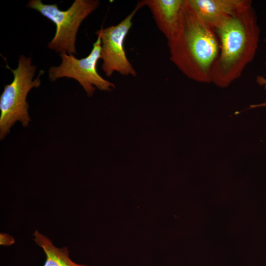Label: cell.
<instances>
[{
	"instance_id": "cell-1",
	"label": "cell",
	"mask_w": 266,
	"mask_h": 266,
	"mask_svg": "<svg viewBox=\"0 0 266 266\" xmlns=\"http://www.w3.org/2000/svg\"><path fill=\"white\" fill-rule=\"evenodd\" d=\"M216 33L184 0L178 23L167 39L171 62L187 77L211 82V73L219 51Z\"/></svg>"
},
{
	"instance_id": "cell-9",
	"label": "cell",
	"mask_w": 266,
	"mask_h": 266,
	"mask_svg": "<svg viewBox=\"0 0 266 266\" xmlns=\"http://www.w3.org/2000/svg\"><path fill=\"white\" fill-rule=\"evenodd\" d=\"M33 235L35 237L33 240L45 254L46 260L43 266H88L73 262L69 258L67 247H55L50 239L37 230Z\"/></svg>"
},
{
	"instance_id": "cell-12",
	"label": "cell",
	"mask_w": 266,
	"mask_h": 266,
	"mask_svg": "<svg viewBox=\"0 0 266 266\" xmlns=\"http://www.w3.org/2000/svg\"><path fill=\"white\" fill-rule=\"evenodd\" d=\"M260 107H266V100L264 102L260 104L250 105L248 109H253Z\"/></svg>"
},
{
	"instance_id": "cell-6",
	"label": "cell",
	"mask_w": 266,
	"mask_h": 266,
	"mask_svg": "<svg viewBox=\"0 0 266 266\" xmlns=\"http://www.w3.org/2000/svg\"><path fill=\"white\" fill-rule=\"evenodd\" d=\"M142 7L141 1H138L131 13L118 24L101 28L96 33L101 42L102 69L108 77L115 72L123 76H136L135 70L126 56L124 42L133 26L134 15Z\"/></svg>"
},
{
	"instance_id": "cell-5",
	"label": "cell",
	"mask_w": 266,
	"mask_h": 266,
	"mask_svg": "<svg viewBox=\"0 0 266 266\" xmlns=\"http://www.w3.org/2000/svg\"><path fill=\"white\" fill-rule=\"evenodd\" d=\"M101 45L100 38L98 36L89 54L80 59L73 55L60 53L62 63L58 66L50 67L49 79L51 81L62 77L74 79L82 86L88 97L93 95L96 87L101 91H111L115 87L114 85L104 79L97 71Z\"/></svg>"
},
{
	"instance_id": "cell-8",
	"label": "cell",
	"mask_w": 266,
	"mask_h": 266,
	"mask_svg": "<svg viewBox=\"0 0 266 266\" xmlns=\"http://www.w3.org/2000/svg\"><path fill=\"white\" fill-rule=\"evenodd\" d=\"M184 0H142L149 8L159 30L167 39L179 20Z\"/></svg>"
},
{
	"instance_id": "cell-10",
	"label": "cell",
	"mask_w": 266,
	"mask_h": 266,
	"mask_svg": "<svg viewBox=\"0 0 266 266\" xmlns=\"http://www.w3.org/2000/svg\"><path fill=\"white\" fill-rule=\"evenodd\" d=\"M13 237L8 234L0 233V245L9 246L14 243Z\"/></svg>"
},
{
	"instance_id": "cell-4",
	"label": "cell",
	"mask_w": 266,
	"mask_h": 266,
	"mask_svg": "<svg viewBox=\"0 0 266 266\" xmlns=\"http://www.w3.org/2000/svg\"><path fill=\"white\" fill-rule=\"evenodd\" d=\"M98 0H75L66 10L57 4H44L41 0H31L27 7L40 12L56 25V32L48 47L57 53L76 55V34L83 20L100 5Z\"/></svg>"
},
{
	"instance_id": "cell-11",
	"label": "cell",
	"mask_w": 266,
	"mask_h": 266,
	"mask_svg": "<svg viewBox=\"0 0 266 266\" xmlns=\"http://www.w3.org/2000/svg\"><path fill=\"white\" fill-rule=\"evenodd\" d=\"M257 82L261 86H264L266 89V78L262 76H258L256 79Z\"/></svg>"
},
{
	"instance_id": "cell-7",
	"label": "cell",
	"mask_w": 266,
	"mask_h": 266,
	"mask_svg": "<svg viewBox=\"0 0 266 266\" xmlns=\"http://www.w3.org/2000/svg\"><path fill=\"white\" fill-rule=\"evenodd\" d=\"M199 16L215 30L245 0H187Z\"/></svg>"
},
{
	"instance_id": "cell-2",
	"label": "cell",
	"mask_w": 266,
	"mask_h": 266,
	"mask_svg": "<svg viewBox=\"0 0 266 266\" xmlns=\"http://www.w3.org/2000/svg\"><path fill=\"white\" fill-rule=\"evenodd\" d=\"M219 51L211 73V82L228 87L239 78L255 57L260 40V28L252 1L244 3L215 30Z\"/></svg>"
},
{
	"instance_id": "cell-3",
	"label": "cell",
	"mask_w": 266,
	"mask_h": 266,
	"mask_svg": "<svg viewBox=\"0 0 266 266\" xmlns=\"http://www.w3.org/2000/svg\"><path fill=\"white\" fill-rule=\"evenodd\" d=\"M13 74L11 83L4 85L0 96V139H3L10 132V129L16 122H20L24 127L31 121L29 114V105L27 97L33 88L41 84L40 77L44 71L40 70L37 76L33 79L36 66L33 65L31 57L21 55L18 66L13 69L7 66Z\"/></svg>"
}]
</instances>
